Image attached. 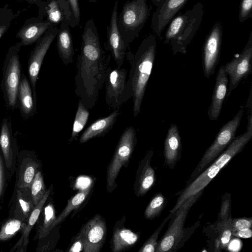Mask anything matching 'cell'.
I'll use <instances>...</instances> for the list:
<instances>
[{
  "label": "cell",
  "instance_id": "6da1fadb",
  "mask_svg": "<svg viewBox=\"0 0 252 252\" xmlns=\"http://www.w3.org/2000/svg\"><path fill=\"white\" fill-rule=\"evenodd\" d=\"M111 56L102 48L96 27L86 22L82 34L80 53L76 60L74 92L88 109L95 105L110 69Z\"/></svg>",
  "mask_w": 252,
  "mask_h": 252
},
{
  "label": "cell",
  "instance_id": "7a4b0ae2",
  "mask_svg": "<svg viewBox=\"0 0 252 252\" xmlns=\"http://www.w3.org/2000/svg\"><path fill=\"white\" fill-rule=\"evenodd\" d=\"M156 47V36L151 33L142 41L135 54L130 51L126 54L130 64L126 88L130 98L132 99L134 117L140 111L155 59Z\"/></svg>",
  "mask_w": 252,
  "mask_h": 252
},
{
  "label": "cell",
  "instance_id": "3957f363",
  "mask_svg": "<svg viewBox=\"0 0 252 252\" xmlns=\"http://www.w3.org/2000/svg\"><path fill=\"white\" fill-rule=\"evenodd\" d=\"M251 113H249L248 116L246 131L235 138L213 163L207 167L194 180L187 184L183 190L177 193L179 195V197L170 213L173 214L187 199L203 192V190L217 175L220 170L243 150L252 138Z\"/></svg>",
  "mask_w": 252,
  "mask_h": 252
},
{
  "label": "cell",
  "instance_id": "277c9868",
  "mask_svg": "<svg viewBox=\"0 0 252 252\" xmlns=\"http://www.w3.org/2000/svg\"><path fill=\"white\" fill-rule=\"evenodd\" d=\"M203 14V5L198 2L184 13L179 12L168 23L163 43L171 45L174 54L186 53L200 28Z\"/></svg>",
  "mask_w": 252,
  "mask_h": 252
},
{
  "label": "cell",
  "instance_id": "5b68a950",
  "mask_svg": "<svg viewBox=\"0 0 252 252\" xmlns=\"http://www.w3.org/2000/svg\"><path fill=\"white\" fill-rule=\"evenodd\" d=\"M202 193V192H201L187 199L173 213V220L158 242L155 252H171L182 247L194 230L199 225V221H197L191 228H184V224L189 210Z\"/></svg>",
  "mask_w": 252,
  "mask_h": 252
},
{
  "label": "cell",
  "instance_id": "8992f818",
  "mask_svg": "<svg viewBox=\"0 0 252 252\" xmlns=\"http://www.w3.org/2000/svg\"><path fill=\"white\" fill-rule=\"evenodd\" d=\"M150 15L147 0H128L118 17V27L126 47L139 36Z\"/></svg>",
  "mask_w": 252,
  "mask_h": 252
},
{
  "label": "cell",
  "instance_id": "52a82bcc",
  "mask_svg": "<svg viewBox=\"0 0 252 252\" xmlns=\"http://www.w3.org/2000/svg\"><path fill=\"white\" fill-rule=\"evenodd\" d=\"M21 42L9 48L3 62L0 88L7 109L18 108V92L21 78L22 65L19 53Z\"/></svg>",
  "mask_w": 252,
  "mask_h": 252
},
{
  "label": "cell",
  "instance_id": "ba28073f",
  "mask_svg": "<svg viewBox=\"0 0 252 252\" xmlns=\"http://www.w3.org/2000/svg\"><path fill=\"white\" fill-rule=\"evenodd\" d=\"M244 110L243 106H241L233 118L222 126L212 144L203 154L199 162L187 181V184L194 180L204 170L233 140L240 126Z\"/></svg>",
  "mask_w": 252,
  "mask_h": 252
},
{
  "label": "cell",
  "instance_id": "9c48e42d",
  "mask_svg": "<svg viewBox=\"0 0 252 252\" xmlns=\"http://www.w3.org/2000/svg\"><path fill=\"white\" fill-rule=\"evenodd\" d=\"M137 143L136 130L126 127L122 134L107 171V189L111 192L117 187L116 180L123 166L126 167Z\"/></svg>",
  "mask_w": 252,
  "mask_h": 252
},
{
  "label": "cell",
  "instance_id": "30bf717a",
  "mask_svg": "<svg viewBox=\"0 0 252 252\" xmlns=\"http://www.w3.org/2000/svg\"><path fill=\"white\" fill-rule=\"evenodd\" d=\"M127 70L110 67L105 82V101L110 109H119L130 96L126 88Z\"/></svg>",
  "mask_w": 252,
  "mask_h": 252
},
{
  "label": "cell",
  "instance_id": "8fae6325",
  "mask_svg": "<svg viewBox=\"0 0 252 252\" xmlns=\"http://www.w3.org/2000/svg\"><path fill=\"white\" fill-rule=\"evenodd\" d=\"M59 28L54 25L36 42L31 51L28 63L29 80L32 89L34 98L37 100L36 84L44 58L53 41L57 36Z\"/></svg>",
  "mask_w": 252,
  "mask_h": 252
},
{
  "label": "cell",
  "instance_id": "7c38bea8",
  "mask_svg": "<svg viewBox=\"0 0 252 252\" xmlns=\"http://www.w3.org/2000/svg\"><path fill=\"white\" fill-rule=\"evenodd\" d=\"M252 59V32L242 52L229 62L223 65V68L228 75V97L231 92L236 89L240 82L251 72Z\"/></svg>",
  "mask_w": 252,
  "mask_h": 252
},
{
  "label": "cell",
  "instance_id": "4fadbf2b",
  "mask_svg": "<svg viewBox=\"0 0 252 252\" xmlns=\"http://www.w3.org/2000/svg\"><path fill=\"white\" fill-rule=\"evenodd\" d=\"M106 233L105 220L96 214L83 225L76 237L82 243L84 252H99L104 244Z\"/></svg>",
  "mask_w": 252,
  "mask_h": 252
},
{
  "label": "cell",
  "instance_id": "5bb4252c",
  "mask_svg": "<svg viewBox=\"0 0 252 252\" xmlns=\"http://www.w3.org/2000/svg\"><path fill=\"white\" fill-rule=\"evenodd\" d=\"M221 23L216 22L208 34L203 48V68L205 77L208 78L215 72L219 62L222 40Z\"/></svg>",
  "mask_w": 252,
  "mask_h": 252
},
{
  "label": "cell",
  "instance_id": "9a60e30c",
  "mask_svg": "<svg viewBox=\"0 0 252 252\" xmlns=\"http://www.w3.org/2000/svg\"><path fill=\"white\" fill-rule=\"evenodd\" d=\"M118 0H116L112 10L109 26L107 28L106 49L110 52L117 67L123 65L127 48L123 40L118 27Z\"/></svg>",
  "mask_w": 252,
  "mask_h": 252
},
{
  "label": "cell",
  "instance_id": "2e32d148",
  "mask_svg": "<svg viewBox=\"0 0 252 252\" xmlns=\"http://www.w3.org/2000/svg\"><path fill=\"white\" fill-rule=\"evenodd\" d=\"M188 0H165L153 12L151 28L154 34L161 38V33L168 23L186 4Z\"/></svg>",
  "mask_w": 252,
  "mask_h": 252
},
{
  "label": "cell",
  "instance_id": "e0dca14e",
  "mask_svg": "<svg viewBox=\"0 0 252 252\" xmlns=\"http://www.w3.org/2000/svg\"><path fill=\"white\" fill-rule=\"evenodd\" d=\"M154 151H147L144 158L139 162L136 173L133 189L137 197H141L153 187L156 181L155 172L151 166Z\"/></svg>",
  "mask_w": 252,
  "mask_h": 252
},
{
  "label": "cell",
  "instance_id": "ac0fdd59",
  "mask_svg": "<svg viewBox=\"0 0 252 252\" xmlns=\"http://www.w3.org/2000/svg\"><path fill=\"white\" fill-rule=\"evenodd\" d=\"M228 84L227 75L222 65L217 73L212 101L208 111V115L211 120H217L220 114L227 93Z\"/></svg>",
  "mask_w": 252,
  "mask_h": 252
},
{
  "label": "cell",
  "instance_id": "d6986e66",
  "mask_svg": "<svg viewBox=\"0 0 252 252\" xmlns=\"http://www.w3.org/2000/svg\"><path fill=\"white\" fill-rule=\"evenodd\" d=\"M18 102L23 119H31L36 114L37 100L33 97L29 80L25 74L21 76L18 92Z\"/></svg>",
  "mask_w": 252,
  "mask_h": 252
},
{
  "label": "cell",
  "instance_id": "ffe728a7",
  "mask_svg": "<svg viewBox=\"0 0 252 252\" xmlns=\"http://www.w3.org/2000/svg\"><path fill=\"white\" fill-rule=\"evenodd\" d=\"M52 26L54 25L48 20L31 19L24 23L16 37L20 39L23 46L30 45L36 42Z\"/></svg>",
  "mask_w": 252,
  "mask_h": 252
},
{
  "label": "cell",
  "instance_id": "44dd1931",
  "mask_svg": "<svg viewBox=\"0 0 252 252\" xmlns=\"http://www.w3.org/2000/svg\"><path fill=\"white\" fill-rule=\"evenodd\" d=\"M182 143L178 126L169 127L164 143L165 163L171 169L174 168L181 156Z\"/></svg>",
  "mask_w": 252,
  "mask_h": 252
},
{
  "label": "cell",
  "instance_id": "7402d4cb",
  "mask_svg": "<svg viewBox=\"0 0 252 252\" xmlns=\"http://www.w3.org/2000/svg\"><path fill=\"white\" fill-rule=\"evenodd\" d=\"M46 11L47 20L54 25L62 22L68 23L72 28L78 25L67 0H50Z\"/></svg>",
  "mask_w": 252,
  "mask_h": 252
},
{
  "label": "cell",
  "instance_id": "603a6c76",
  "mask_svg": "<svg viewBox=\"0 0 252 252\" xmlns=\"http://www.w3.org/2000/svg\"><path fill=\"white\" fill-rule=\"evenodd\" d=\"M119 115V109H115L106 117L92 123L81 134L79 143L83 144L93 138L104 136L113 128Z\"/></svg>",
  "mask_w": 252,
  "mask_h": 252
},
{
  "label": "cell",
  "instance_id": "cb8c5ba5",
  "mask_svg": "<svg viewBox=\"0 0 252 252\" xmlns=\"http://www.w3.org/2000/svg\"><path fill=\"white\" fill-rule=\"evenodd\" d=\"M120 223H116L113 231L111 251L119 252L128 250L138 241L140 236Z\"/></svg>",
  "mask_w": 252,
  "mask_h": 252
},
{
  "label": "cell",
  "instance_id": "d4e9b609",
  "mask_svg": "<svg viewBox=\"0 0 252 252\" xmlns=\"http://www.w3.org/2000/svg\"><path fill=\"white\" fill-rule=\"evenodd\" d=\"M57 36V47L59 57L65 65H68L73 62L74 50L70 26L68 23H61Z\"/></svg>",
  "mask_w": 252,
  "mask_h": 252
},
{
  "label": "cell",
  "instance_id": "484cf974",
  "mask_svg": "<svg viewBox=\"0 0 252 252\" xmlns=\"http://www.w3.org/2000/svg\"><path fill=\"white\" fill-rule=\"evenodd\" d=\"M12 123L10 118H3L0 130V147L4 157L5 165L10 168L12 164L13 146L15 139L12 135Z\"/></svg>",
  "mask_w": 252,
  "mask_h": 252
},
{
  "label": "cell",
  "instance_id": "4316f807",
  "mask_svg": "<svg viewBox=\"0 0 252 252\" xmlns=\"http://www.w3.org/2000/svg\"><path fill=\"white\" fill-rule=\"evenodd\" d=\"M51 193V190H47L41 200L36 205L30 214L28 223L23 229L22 235L18 242L13 247V249L18 248L22 246L26 248L29 242V234L33 225L37 220L43 207Z\"/></svg>",
  "mask_w": 252,
  "mask_h": 252
},
{
  "label": "cell",
  "instance_id": "83f0119b",
  "mask_svg": "<svg viewBox=\"0 0 252 252\" xmlns=\"http://www.w3.org/2000/svg\"><path fill=\"white\" fill-rule=\"evenodd\" d=\"M39 164L31 158H26L23 160L20 168L17 187L20 189L30 188L36 173Z\"/></svg>",
  "mask_w": 252,
  "mask_h": 252
},
{
  "label": "cell",
  "instance_id": "f1b7e54d",
  "mask_svg": "<svg viewBox=\"0 0 252 252\" xmlns=\"http://www.w3.org/2000/svg\"><path fill=\"white\" fill-rule=\"evenodd\" d=\"M91 191V188L88 187L75 194L69 200L63 211L56 218L52 224L51 228L63 222L71 212L78 208L87 199Z\"/></svg>",
  "mask_w": 252,
  "mask_h": 252
},
{
  "label": "cell",
  "instance_id": "f546056e",
  "mask_svg": "<svg viewBox=\"0 0 252 252\" xmlns=\"http://www.w3.org/2000/svg\"><path fill=\"white\" fill-rule=\"evenodd\" d=\"M90 115L89 109L80 101L78 102L77 109L74 120L70 137L68 141L75 140L79 133L86 125Z\"/></svg>",
  "mask_w": 252,
  "mask_h": 252
},
{
  "label": "cell",
  "instance_id": "4dcf8cb0",
  "mask_svg": "<svg viewBox=\"0 0 252 252\" xmlns=\"http://www.w3.org/2000/svg\"><path fill=\"white\" fill-rule=\"evenodd\" d=\"M167 202L166 197L161 193H157L145 210V218L152 220L159 216L165 207Z\"/></svg>",
  "mask_w": 252,
  "mask_h": 252
},
{
  "label": "cell",
  "instance_id": "1f68e13d",
  "mask_svg": "<svg viewBox=\"0 0 252 252\" xmlns=\"http://www.w3.org/2000/svg\"><path fill=\"white\" fill-rule=\"evenodd\" d=\"M232 218L225 220H219L216 225V230L219 233V240L221 249L227 250L232 236V228L231 223Z\"/></svg>",
  "mask_w": 252,
  "mask_h": 252
},
{
  "label": "cell",
  "instance_id": "d6a6232c",
  "mask_svg": "<svg viewBox=\"0 0 252 252\" xmlns=\"http://www.w3.org/2000/svg\"><path fill=\"white\" fill-rule=\"evenodd\" d=\"M26 224L17 219H10L2 226L0 230V242L7 241L14 237L21 229L23 230Z\"/></svg>",
  "mask_w": 252,
  "mask_h": 252
},
{
  "label": "cell",
  "instance_id": "836d02e7",
  "mask_svg": "<svg viewBox=\"0 0 252 252\" xmlns=\"http://www.w3.org/2000/svg\"><path fill=\"white\" fill-rule=\"evenodd\" d=\"M56 218L53 204L52 203L48 204L44 208L43 222L38 228L37 238L40 239L48 235L52 230V224Z\"/></svg>",
  "mask_w": 252,
  "mask_h": 252
},
{
  "label": "cell",
  "instance_id": "e575fe53",
  "mask_svg": "<svg viewBox=\"0 0 252 252\" xmlns=\"http://www.w3.org/2000/svg\"><path fill=\"white\" fill-rule=\"evenodd\" d=\"M30 188L32 199L35 206L41 200L46 191L43 176L40 171L36 172Z\"/></svg>",
  "mask_w": 252,
  "mask_h": 252
},
{
  "label": "cell",
  "instance_id": "d590c367",
  "mask_svg": "<svg viewBox=\"0 0 252 252\" xmlns=\"http://www.w3.org/2000/svg\"><path fill=\"white\" fill-rule=\"evenodd\" d=\"M173 214L170 213L169 215L165 218L160 225L156 229L151 236L143 244L138 252H155L157 248L158 236L163 226L167 221L173 217Z\"/></svg>",
  "mask_w": 252,
  "mask_h": 252
},
{
  "label": "cell",
  "instance_id": "8d00e7d4",
  "mask_svg": "<svg viewBox=\"0 0 252 252\" xmlns=\"http://www.w3.org/2000/svg\"><path fill=\"white\" fill-rule=\"evenodd\" d=\"M231 218V195L226 192L221 197L219 220H225Z\"/></svg>",
  "mask_w": 252,
  "mask_h": 252
},
{
  "label": "cell",
  "instance_id": "74e56055",
  "mask_svg": "<svg viewBox=\"0 0 252 252\" xmlns=\"http://www.w3.org/2000/svg\"><path fill=\"white\" fill-rule=\"evenodd\" d=\"M252 16V0H242L239 7L238 19L243 23Z\"/></svg>",
  "mask_w": 252,
  "mask_h": 252
},
{
  "label": "cell",
  "instance_id": "f35d334b",
  "mask_svg": "<svg viewBox=\"0 0 252 252\" xmlns=\"http://www.w3.org/2000/svg\"><path fill=\"white\" fill-rule=\"evenodd\" d=\"M17 201L24 218L25 219L29 218L34 208V205L32 201L27 200L24 196L23 197L20 190H17Z\"/></svg>",
  "mask_w": 252,
  "mask_h": 252
},
{
  "label": "cell",
  "instance_id": "ab89813d",
  "mask_svg": "<svg viewBox=\"0 0 252 252\" xmlns=\"http://www.w3.org/2000/svg\"><path fill=\"white\" fill-rule=\"evenodd\" d=\"M231 223L232 231L246 228H251L252 226V218L247 217L231 218Z\"/></svg>",
  "mask_w": 252,
  "mask_h": 252
},
{
  "label": "cell",
  "instance_id": "60d3db41",
  "mask_svg": "<svg viewBox=\"0 0 252 252\" xmlns=\"http://www.w3.org/2000/svg\"><path fill=\"white\" fill-rule=\"evenodd\" d=\"M75 20L78 25L80 20V10L78 0H67Z\"/></svg>",
  "mask_w": 252,
  "mask_h": 252
},
{
  "label": "cell",
  "instance_id": "b9f144b4",
  "mask_svg": "<svg viewBox=\"0 0 252 252\" xmlns=\"http://www.w3.org/2000/svg\"><path fill=\"white\" fill-rule=\"evenodd\" d=\"M232 236L242 238H250L252 236L251 228H246L232 231Z\"/></svg>",
  "mask_w": 252,
  "mask_h": 252
},
{
  "label": "cell",
  "instance_id": "7bdbcfd3",
  "mask_svg": "<svg viewBox=\"0 0 252 252\" xmlns=\"http://www.w3.org/2000/svg\"><path fill=\"white\" fill-rule=\"evenodd\" d=\"M4 168L1 154L0 153V197H1L4 187Z\"/></svg>",
  "mask_w": 252,
  "mask_h": 252
},
{
  "label": "cell",
  "instance_id": "ee69618b",
  "mask_svg": "<svg viewBox=\"0 0 252 252\" xmlns=\"http://www.w3.org/2000/svg\"><path fill=\"white\" fill-rule=\"evenodd\" d=\"M83 246L81 240L77 237L70 247L69 252H80L83 251Z\"/></svg>",
  "mask_w": 252,
  "mask_h": 252
},
{
  "label": "cell",
  "instance_id": "f6af8a7d",
  "mask_svg": "<svg viewBox=\"0 0 252 252\" xmlns=\"http://www.w3.org/2000/svg\"><path fill=\"white\" fill-rule=\"evenodd\" d=\"M9 25L8 20L4 21V20H0V39L8 30Z\"/></svg>",
  "mask_w": 252,
  "mask_h": 252
},
{
  "label": "cell",
  "instance_id": "bcb514c9",
  "mask_svg": "<svg viewBox=\"0 0 252 252\" xmlns=\"http://www.w3.org/2000/svg\"><path fill=\"white\" fill-rule=\"evenodd\" d=\"M165 0H152V4L156 7L160 6Z\"/></svg>",
  "mask_w": 252,
  "mask_h": 252
},
{
  "label": "cell",
  "instance_id": "7dc6e473",
  "mask_svg": "<svg viewBox=\"0 0 252 252\" xmlns=\"http://www.w3.org/2000/svg\"><path fill=\"white\" fill-rule=\"evenodd\" d=\"M87 1H89L90 2L92 3H94L97 0H87Z\"/></svg>",
  "mask_w": 252,
  "mask_h": 252
},
{
  "label": "cell",
  "instance_id": "c3c4849f",
  "mask_svg": "<svg viewBox=\"0 0 252 252\" xmlns=\"http://www.w3.org/2000/svg\"><path fill=\"white\" fill-rule=\"evenodd\" d=\"M25 0L28 1H29V2H33V1H32V0Z\"/></svg>",
  "mask_w": 252,
  "mask_h": 252
},
{
  "label": "cell",
  "instance_id": "681fc988",
  "mask_svg": "<svg viewBox=\"0 0 252 252\" xmlns=\"http://www.w3.org/2000/svg\"><path fill=\"white\" fill-rule=\"evenodd\" d=\"M37 0H32L33 2H35L36 1H37Z\"/></svg>",
  "mask_w": 252,
  "mask_h": 252
}]
</instances>
